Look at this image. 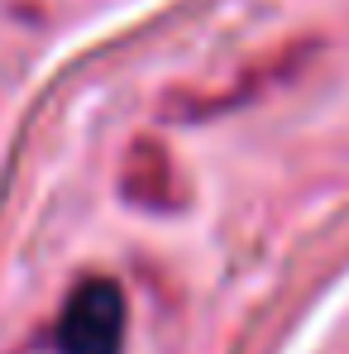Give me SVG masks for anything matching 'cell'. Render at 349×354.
I'll use <instances>...</instances> for the list:
<instances>
[{
  "instance_id": "6da1fadb",
  "label": "cell",
  "mask_w": 349,
  "mask_h": 354,
  "mask_svg": "<svg viewBox=\"0 0 349 354\" xmlns=\"http://www.w3.org/2000/svg\"><path fill=\"white\" fill-rule=\"evenodd\" d=\"M124 340V297L111 278H86L72 288L58 316V350L62 354H120Z\"/></svg>"
}]
</instances>
